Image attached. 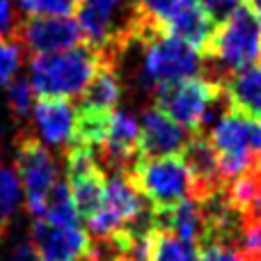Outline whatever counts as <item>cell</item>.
I'll use <instances>...</instances> for the list:
<instances>
[{"label":"cell","mask_w":261,"mask_h":261,"mask_svg":"<svg viewBox=\"0 0 261 261\" xmlns=\"http://www.w3.org/2000/svg\"><path fill=\"white\" fill-rule=\"evenodd\" d=\"M133 39L142 48L138 83L151 92L184 78L202 76L206 69L202 53H197L179 37H172L161 28L151 25L149 21H142Z\"/></svg>","instance_id":"1"},{"label":"cell","mask_w":261,"mask_h":261,"mask_svg":"<svg viewBox=\"0 0 261 261\" xmlns=\"http://www.w3.org/2000/svg\"><path fill=\"white\" fill-rule=\"evenodd\" d=\"M106 60L108 58L103 50L87 41L58 53H35L30 58L32 92L39 96H62V99L78 96Z\"/></svg>","instance_id":"2"},{"label":"cell","mask_w":261,"mask_h":261,"mask_svg":"<svg viewBox=\"0 0 261 261\" xmlns=\"http://www.w3.org/2000/svg\"><path fill=\"white\" fill-rule=\"evenodd\" d=\"M153 106L188 133H202L229 108V99L213 78L190 76L153 90Z\"/></svg>","instance_id":"3"},{"label":"cell","mask_w":261,"mask_h":261,"mask_svg":"<svg viewBox=\"0 0 261 261\" xmlns=\"http://www.w3.org/2000/svg\"><path fill=\"white\" fill-rule=\"evenodd\" d=\"M76 14L85 41L101 48L115 64L144 21L138 0H81Z\"/></svg>","instance_id":"4"},{"label":"cell","mask_w":261,"mask_h":261,"mask_svg":"<svg viewBox=\"0 0 261 261\" xmlns=\"http://www.w3.org/2000/svg\"><path fill=\"white\" fill-rule=\"evenodd\" d=\"M261 60V25L248 7H239L216 25L204 62L213 64V81L252 67Z\"/></svg>","instance_id":"5"},{"label":"cell","mask_w":261,"mask_h":261,"mask_svg":"<svg viewBox=\"0 0 261 261\" xmlns=\"http://www.w3.org/2000/svg\"><path fill=\"white\" fill-rule=\"evenodd\" d=\"M208 142L218 153L220 174L227 186L261 161V119L229 106L213 122Z\"/></svg>","instance_id":"6"},{"label":"cell","mask_w":261,"mask_h":261,"mask_svg":"<svg viewBox=\"0 0 261 261\" xmlns=\"http://www.w3.org/2000/svg\"><path fill=\"white\" fill-rule=\"evenodd\" d=\"M130 179L156 211H165L195 197V184L179 153L140 158L130 170Z\"/></svg>","instance_id":"7"},{"label":"cell","mask_w":261,"mask_h":261,"mask_svg":"<svg viewBox=\"0 0 261 261\" xmlns=\"http://www.w3.org/2000/svg\"><path fill=\"white\" fill-rule=\"evenodd\" d=\"M16 174L25 193L28 211L35 218H41L44 202L48 190L58 181V165H55L46 144L37 138V133H18L16 138Z\"/></svg>","instance_id":"8"},{"label":"cell","mask_w":261,"mask_h":261,"mask_svg":"<svg viewBox=\"0 0 261 261\" xmlns=\"http://www.w3.org/2000/svg\"><path fill=\"white\" fill-rule=\"evenodd\" d=\"M151 204L144 199V195L135 188L130 172H110L106 174V195L99 213L92 220H87L92 239H108L115 231L140 216Z\"/></svg>","instance_id":"9"},{"label":"cell","mask_w":261,"mask_h":261,"mask_svg":"<svg viewBox=\"0 0 261 261\" xmlns=\"http://www.w3.org/2000/svg\"><path fill=\"white\" fill-rule=\"evenodd\" d=\"M14 39L35 55L73 48L85 41V35L71 16H25L14 28Z\"/></svg>","instance_id":"10"},{"label":"cell","mask_w":261,"mask_h":261,"mask_svg":"<svg viewBox=\"0 0 261 261\" xmlns=\"http://www.w3.org/2000/svg\"><path fill=\"white\" fill-rule=\"evenodd\" d=\"M30 241L39 261H76L92 254L90 231L78 225H50L46 220H35L30 229Z\"/></svg>","instance_id":"11"},{"label":"cell","mask_w":261,"mask_h":261,"mask_svg":"<svg viewBox=\"0 0 261 261\" xmlns=\"http://www.w3.org/2000/svg\"><path fill=\"white\" fill-rule=\"evenodd\" d=\"M140 158H158L181 153L190 135L184 126L170 119L165 113L151 106L140 117Z\"/></svg>","instance_id":"12"},{"label":"cell","mask_w":261,"mask_h":261,"mask_svg":"<svg viewBox=\"0 0 261 261\" xmlns=\"http://www.w3.org/2000/svg\"><path fill=\"white\" fill-rule=\"evenodd\" d=\"M161 30L172 37H179L188 46H193L197 53L206 55L211 37L216 32V23L206 14V9L199 5V0H179L163 21Z\"/></svg>","instance_id":"13"},{"label":"cell","mask_w":261,"mask_h":261,"mask_svg":"<svg viewBox=\"0 0 261 261\" xmlns=\"http://www.w3.org/2000/svg\"><path fill=\"white\" fill-rule=\"evenodd\" d=\"M35 128L44 144L62 147L73 140L76 106L62 96H39L35 103Z\"/></svg>","instance_id":"14"},{"label":"cell","mask_w":261,"mask_h":261,"mask_svg":"<svg viewBox=\"0 0 261 261\" xmlns=\"http://www.w3.org/2000/svg\"><path fill=\"white\" fill-rule=\"evenodd\" d=\"M179 156L186 163L190 179L195 184V199L225 186L220 174V165H218V153L213 149V144L208 142V135L193 133Z\"/></svg>","instance_id":"15"},{"label":"cell","mask_w":261,"mask_h":261,"mask_svg":"<svg viewBox=\"0 0 261 261\" xmlns=\"http://www.w3.org/2000/svg\"><path fill=\"white\" fill-rule=\"evenodd\" d=\"M124 94V85L119 78L117 64L106 60L96 73L92 76V81L87 83V87L81 92V101L76 108L78 110H90V113H115L119 99Z\"/></svg>","instance_id":"16"},{"label":"cell","mask_w":261,"mask_h":261,"mask_svg":"<svg viewBox=\"0 0 261 261\" xmlns=\"http://www.w3.org/2000/svg\"><path fill=\"white\" fill-rule=\"evenodd\" d=\"M156 225L158 229L172 231L176 239L188 243L193 250L204 241V216L195 197L165 208V211H156Z\"/></svg>","instance_id":"17"},{"label":"cell","mask_w":261,"mask_h":261,"mask_svg":"<svg viewBox=\"0 0 261 261\" xmlns=\"http://www.w3.org/2000/svg\"><path fill=\"white\" fill-rule=\"evenodd\" d=\"M220 85L231 108L261 119V64H252L243 71L229 73L220 81Z\"/></svg>","instance_id":"18"},{"label":"cell","mask_w":261,"mask_h":261,"mask_svg":"<svg viewBox=\"0 0 261 261\" xmlns=\"http://www.w3.org/2000/svg\"><path fill=\"white\" fill-rule=\"evenodd\" d=\"M35 220H46L50 225H78V213L73 206V197H71V188H69L67 179H58L55 186L48 190L44 202V211L41 218Z\"/></svg>","instance_id":"19"},{"label":"cell","mask_w":261,"mask_h":261,"mask_svg":"<svg viewBox=\"0 0 261 261\" xmlns=\"http://www.w3.org/2000/svg\"><path fill=\"white\" fill-rule=\"evenodd\" d=\"M21 202V181L14 167L0 165V239L7 234Z\"/></svg>","instance_id":"20"},{"label":"cell","mask_w":261,"mask_h":261,"mask_svg":"<svg viewBox=\"0 0 261 261\" xmlns=\"http://www.w3.org/2000/svg\"><path fill=\"white\" fill-rule=\"evenodd\" d=\"M151 261H195V250L172 231L156 229L151 245Z\"/></svg>","instance_id":"21"},{"label":"cell","mask_w":261,"mask_h":261,"mask_svg":"<svg viewBox=\"0 0 261 261\" xmlns=\"http://www.w3.org/2000/svg\"><path fill=\"white\" fill-rule=\"evenodd\" d=\"M25 16H73L81 0H16Z\"/></svg>","instance_id":"22"},{"label":"cell","mask_w":261,"mask_h":261,"mask_svg":"<svg viewBox=\"0 0 261 261\" xmlns=\"http://www.w3.org/2000/svg\"><path fill=\"white\" fill-rule=\"evenodd\" d=\"M7 106L9 113L16 122L25 119L30 115V106H32V85L28 78H14L7 83Z\"/></svg>","instance_id":"23"},{"label":"cell","mask_w":261,"mask_h":261,"mask_svg":"<svg viewBox=\"0 0 261 261\" xmlns=\"http://www.w3.org/2000/svg\"><path fill=\"white\" fill-rule=\"evenodd\" d=\"M21 48L16 39L12 37H0V85H7L14 81L21 67Z\"/></svg>","instance_id":"24"},{"label":"cell","mask_w":261,"mask_h":261,"mask_svg":"<svg viewBox=\"0 0 261 261\" xmlns=\"http://www.w3.org/2000/svg\"><path fill=\"white\" fill-rule=\"evenodd\" d=\"M195 261H245L239 248L225 243H204L195 248Z\"/></svg>","instance_id":"25"},{"label":"cell","mask_w":261,"mask_h":261,"mask_svg":"<svg viewBox=\"0 0 261 261\" xmlns=\"http://www.w3.org/2000/svg\"><path fill=\"white\" fill-rule=\"evenodd\" d=\"M0 261H39L30 236H18L7 248L0 250Z\"/></svg>","instance_id":"26"},{"label":"cell","mask_w":261,"mask_h":261,"mask_svg":"<svg viewBox=\"0 0 261 261\" xmlns=\"http://www.w3.org/2000/svg\"><path fill=\"white\" fill-rule=\"evenodd\" d=\"M199 5L206 9V14L213 18V23L218 25V23L225 21L231 12H236L239 7H243L245 0H199Z\"/></svg>","instance_id":"27"},{"label":"cell","mask_w":261,"mask_h":261,"mask_svg":"<svg viewBox=\"0 0 261 261\" xmlns=\"http://www.w3.org/2000/svg\"><path fill=\"white\" fill-rule=\"evenodd\" d=\"M245 7L254 14V18H257L261 25V0H245Z\"/></svg>","instance_id":"28"},{"label":"cell","mask_w":261,"mask_h":261,"mask_svg":"<svg viewBox=\"0 0 261 261\" xmlns=\"http://www.w3.org/2000/svg\"><path fill=\"white\" fill-rule=\"evenodd\" d=\"M76 261H96L92 254H87V257H81V259H76Z\"/></svg>","instance_id":"29"},{"label":"cell","mask_w":261,"mask_h":261,"mask_svg":"<svg viewBox=\"0 0 261 261\" xmlns=\"http://www.w3.org/2000/svg\"><path fill=\"white\" fill-rule=\"evenodd\" d=\"M110 261H119V259H110Z\"/></svg>","instance_id":"30"}]
</instances>
